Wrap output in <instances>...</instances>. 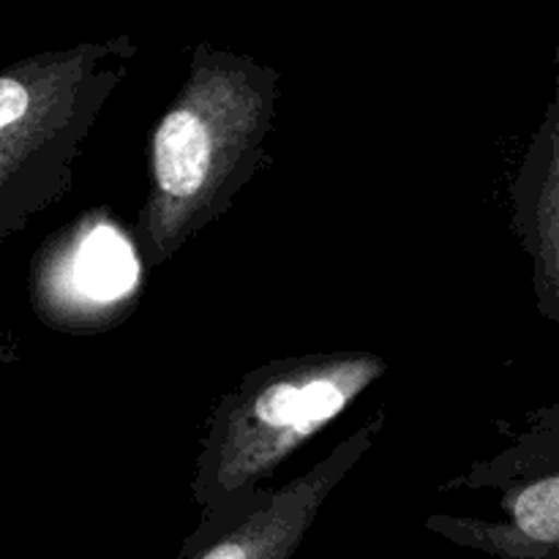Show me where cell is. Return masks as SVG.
<instances>
[{
	"label": "cell",
	"instance_id": "obj_5",
	"mask_svg": "<svg viewBox=\"0 0 559 559\" xmlns=\"http://www.w3.org/2000/svg\"><path fill=\"white\" fill-rule=\"evenodd\" d=\"M74 309L96 328H112L126 320L142 287V254L134 235H126L109 213L87 218L69 251L66 271Z\"/></svg>",
	"mask_w": 559,
	"mask_h": 559
},
{
	"label": "cell",
	"instance_id": "obj_1",
	"mask_svg": "<svg viewBox=\"0 0 559 559\" xmlns=\"http://www.w3.org/2000/svg\"><path fill=\"white\" fill-rule=\"evenodd\" d=\"M278 74L249 55L200 44L147 145V197L134 224L142 260L162 267L218 222L254 178L276 115Z\"/></svg>",
	"mask_w": 559,
	"mask_h": 559
},
{
	"label": "cell",
	"instance_id": "obj_4",
	"mask_svg": "<svg viewBox=\"0 0 559 559\" xmlns=\"http://www.w3.org/2000/svg\"><path fill=\"white\" fill-rule=\"evenodd\" d=\"M511 202L535 306L544 320L559 325V71L555 98L513 178Z\"/></svg>",
	"mask_w": 559,
	"mask_h": 559
},
{
	"label": "cell",
	"instance_id": "obj_2",
	"mask_svg": "<svg viewBox=\"0 0 559 559\" xmlns=\"http://www.w3.org/2000/svg\"><path fill=\"white\" fill-rule=\"evenodd\" d=\"M388 364L369 349L278 358L251 369L213 407L194 462L200 513L238 506L267 489L278 467L347 413Z\"/></svg>",
	"mask_w": 559,
	"mask_h": 559
},
{
	"label": "cell",
	"instance_id": "obj_3",
	"mask_svg": "<svg viewBox=\"0 0 559 559\" xmlns=\"http://www.w3.org/2000/svg\"><path fill=\"white\" fill-rule=\"evenodd\" d=\"M385 413L338 442L322 462L278 489H260L238 506L200 513L178 559H293L331 500L333 489L369 456Z\"/></svg>",
	"mask_w": 559,
	"mask_h": 559
}]
</instances>
